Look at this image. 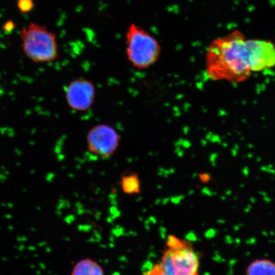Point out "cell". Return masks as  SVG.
Here are the masks:
<instances>
[{
    "instance_id": "obj_1",
    "label": "cell",
    "mask_w": 275,
    "mask_h": 275,
    "mask_svg": "<svg viewBox=\"0 0 275 275\" xmlns=\"http://www.w3.org/2000/svg\"><path fill=\"white\" fill-rule=\"evenodd\" d=\"M247 40L239 30L215 39L206 54V71L210 79L236 84L252 74Z\"/></svg>"
},
{
    "instance_id": "obj_2",
    "label": "cell",
    "mask_w": 275,
    "mask_h": 275,
    "mask_svg": "<svg viewBox=\"0 0 275 275\" xmlns=\"http://www.w3.org/2000/svg\"><path fill=\"white\" fill-rule=\"evenodd\" d=\"M20 38L25 56L35 63H46L59 57L57 36L46 26L31 22L22 29Z\"/></svg>"
},
{
    "instance_id": "obj_3",
    "label": "cell",
    "mask_w": 275,
    "mask_h": 275,
    "mask_svg": "<svg viewBox=\"0 0 275 275\" xmlns=\"http://www.w3.org/2000/svg\"><path fill=\"white\" fill-rule=\"evenodd\" d=\"M127 60L138 70H145L159 59L161 47L159 42L148 31L134 23L130 24L126 34Z\"/></svg>"
},
{
    "instance_id": "obj_4",
    "label": "cell",
    "mask_w": 275,
    "mask_h": 275,
    "mask_svg": "<svg viewBox=\"0 0 275 275\" xmlns=\"http://www.w3.org/2000/svg\"><path fill=\"white\" fill-rule=\"evenodd\" d=\"M166 247L159 263L167 275H198L199 256L189 242L169 235Z\"/></svg>"
},
{
    "instance_id": "obj_5",
    "label": "cell",
    "mask_w": 275,
    "mask_h": 275,
    "mask_svg": "<svg viewBox=\"0 0 275 275\" xmlns=\"http://www.w3.org/2000/svg\"><path fill=\"white\" fill-rule=\"evenodd\" d=\"M87 148L91 154L101 159H108L118 149L120 136L113 127L100 124L92 127L86 136Z\"/></svg>"
},
{
    "instance_id": "obj_6",
    "label": "cell",
    "mask_w": 275,
    "mask_h": 275,
    "mask_svg": "<svg viewBox=\"0 0 275 275\" xmlns=\"http://www.w3.org/2000/svg\"><path fill=\"white\" fill-rule=\"evenodd\" d=\"M96 97V87L88 79L79 78L72 81L65 90V97L70 108L77 112L91 109Z\"/></svg>"
},
{
    "instance_id": "obj_7",
    "label": "cell",
    "mask_w": 275,
    "mask_h": 275,
    "mask_svg": "<svg viewBox=\"0 0 275 275\" xmlns=\"http://www.w3.org/2000/svg\"><path fill=\"white\" fill-rule=\"evenodd\" d=\"M250 64L252 74L275 66V46L264 40H247Z\"/></svg>"
},
{
    "instance_id": "obj_8",
    "label": "cell",
    "mask_w": 275,
    "mask_h": 275,
    "mask_svg": "<svg viewBox=\"0 0 275 275\" xmlns=\"http://www.w3.org/2000/svg\"><path fill=\"white\" fill-rule=\"evenodd\" d=\"M71 275H105L98 262L91 258L79 260L72 267Z\"/></svg>"
},
{
    "instance_id": "obj_9",
    "label": "cell",
    "mask_w": 275,
    "mask_h": 275,
    "mask_svg": "<svg viewBox=\"0 0 275 275\" xmlns=\"http://www.w3.org/2000/svg\"><path fill=\"white\" fill-rule=\"evenodd\" d=\"M246 275H275V262L271 259H254L247 267Z\"/></svg>"
},
{
    "instance_id": "obj_10",
    "label": "cell",
    "mask_w": 275,
    "mask_h": 275,
    "mask_svg": "<svg viewBox=\"0 0 275 275\" xmlns=\"http://www.w3.org/2000/svg\"><path fill=\"white\" fill-rule=\"evenodd\" d=\"M120 184L125 194L132 195L141 193V180L136 174L131 172L124 174L122 177Z\"/></svg>"
},
{
    "instance_id": "obj_11",
    "label": "cell",
    "mask_w": 275,
    "mask_h": 275,
    "mask_svg": "<svg viewBox=\"0 0 275 275\" xmlns=\"http://www.w3.org/2000/svg\"><path fill=\"white\" fill-rule=\"evenodd\" d=\"M36 6L34 0H17V7L22 14H28Z\"/></svg>"
},
{
    "instance_id": "obj_12",
    "label": "cell",
    "mask_w": 275,
    "mask_h": 275,
    "mask_svg": "<svg viewBox=\"0 0 275 275\" xmlns=\"http://www.w3.org/2000/svg\"><path fill=\"white\" fill-rule=\"evenodd\" d=\"M144 275H167L166 272L164 271L163 268L161 266V264L158 262L154 265L152 268L147 271Z\"/></svg>"
},
{
    "instance_id": "obj_13",
    "label": "cell",
    "mask_w": 275,
    "mask_h": 275,
    "mask_svg": "<svg viewBox=\"0 0 275 275\" xmlns=\"http://www.w3.org/2000/svg\"><path fill=\"white\" fill-rule=\"evenodd\" d=\"M15 28H16V23L12 20L7 21L4 24L3 27H2L4 32H6V34L11 33Z\"/></svg>"
}]
</instances>
